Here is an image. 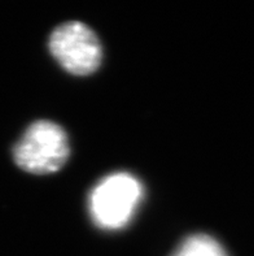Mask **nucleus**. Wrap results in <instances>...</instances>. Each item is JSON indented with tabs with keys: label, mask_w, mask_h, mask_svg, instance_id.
<instances>
[{
	"label": "nucleus",
	"mask_w": 254,
	"mask_h": 256,
	"mask_svg": "<svg viewBox=\"0 0 254 256\" xmlns=\"http://www.w3.org/2000/svg\"><path fill=\"white\" fill-rule=\"evenodd\" d=\"M143 196V186L130 173L106 176L91 192L88 210L93 222L106 230L126 226Z\"/></svg>",
	"instance_id": "1"
},
{
	"label": "nucleus",
	"mask_w": 254,
	"mask_h": 256,
	"mask_svg": "<svg viewBox=\"0 0 254 256\" xmlns=\"http://www.w3.org/2000/svg\"><path fill=\"white\" fill-rule=\"evenodd\" d=\"M69 140L57 124L39 120L31 124L13 150L17 166L25 172L47 174L57 172L68 160Z\"/></svg>",
	"instance_id": "2"
},
{
	"label": "nucleus",
	"mask_w": 254,
	"mask_h": 256,
	"mask_svg": "<svg viewBox=\"0 0 254 256\" xmlns=\"http://www.w3.org/2000/svg\"><path fill=\"white\" fill-rule=\"evenodd\" d=\"M49 51L65 70L75 76L91 74L99 68L103 51L96 34L78 21L57 26L49 36Z\"/></svg>",
	"instance_id": "3"
},
{
	"label": "nucleus",
	"mask_w": 254,
	"mask_h": 256,
	"mask_svg": "<svg viewBox=\"0 0 254 256\" xmlns=\"http://www.w3.org/2000/svg\"><path fill=\"white\" fill-rule=\"evenodd\" d=\"M171 256H229L218 240L208 234L186 238Z\"/></svg>",
	"instance_id": "4"
}]
</instances>
